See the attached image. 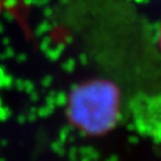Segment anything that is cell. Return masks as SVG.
<instances>
[{
	"label": "cell",
	"instance_id": "cell-1",
	"mask_svg": "<svg viewBox=\"0 0 161 161\" xmlns=\"http://www.w3.org/2000/svg\"><path fill=\"white\" fill-rule=\"evenodd\" d=\"M118 92L108 81L93 80L76 87L70 94V122L80 130L100 135L114 127L118 118Z\"/></svg>",
	"mask_w": 161,
	"mask_h": 161
},
{
	"label": "cell",
	"instance_id": "cell-2",
	"mask_svg": "<svg viewBox=\"0 0 161 161\" xmlns=\"http://www.w3.org/2000/svg\"><path fill=\"white\" fill-rule=\"evenodd\" d=\"M159 47H160L161 49V28H160V31H159Z\"/></svg>",
	"mask_w": 161,
	"mask_h": 161
}]
</instances>
